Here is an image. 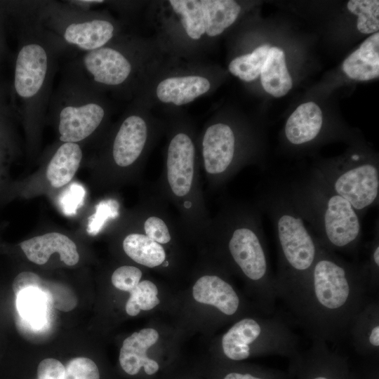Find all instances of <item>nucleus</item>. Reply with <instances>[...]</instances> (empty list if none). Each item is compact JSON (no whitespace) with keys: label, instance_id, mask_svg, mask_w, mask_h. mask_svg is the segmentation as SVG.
Listing matches in <instances>:
<instances>
[{"label":"nucleus","instance_id":"nucleus-9","mask_svg":"<svg viewBox=\"0 0 379 379\" xmlns=\"http://www.w3.org/2000/svg\"><path fill=\"white\" fill-rule=\"evenodd\" d=\"M288 320L277 314L244 317L221 337L222 354L240 361L253 355L280 356L288 359L299 352V339Z\"/></svg>","mask_w":379,"mask_h":379},{"label":"nucleus","instance_id":"nucleus-32","mask_svg":"<svg viewBox=\"0 0 379 379\" xmlns=\"http://www.w3.org/2000/svg\"><path fill=\"white\" fill-rule=\"evenodd\" d=\"M142 277V272L139 267L122 265L113 272L111 281L116 288L130 293L140 283Z\"/></svg>","mask_w":379,"mask_h":379},{"label":"nucleus","instance_id":"nucleus-1","mask_svg":"<svg viewBox=\"0 0 379 379\" xmlns=\"http://www.w3.org/2000/svg\"><path fill=\"white\" fill-rule=\"evenodd\" d=\"M372 296L361 263L321 245L304 284L285 306L288 317L312 340L337 344Z\"/></svg>","mask_w":379,"mask_h":379},{"label":"nucleus","instance_id":"nucleus-19","mask_svg":"<svg viewBox=\"0 0 379 379\" xmlns=\"http://www.w3.org/2000/svg\"><path fill=\"white\" fill-rule=\"evenodd\" d=\"M122 240L125 254L138 265L147 268H167L170 265L166 247L152 240L136 227Z\"/></svg>","mask_w":379,"mask_h":379},{"label":"nucleus","instance_id":"nucleus-36","mask_svg":"<svg viewBox=\"0 0 379 379\" xmlns=\"http://www.w3.org/2000/svg\"><path fill=\"white\" fill-rule=\"evenodd\" d=\"M65 366L58 360L47 358L42 360L37 367V379H62Z\"/></svg>","mask_w":379,"mask_h":379},{"label":"nucleus","instance_id":"nucleus-21","mask_svg":"<svg viewBox=\"0 0 379 379\" xmlns=\"http://www.w3.org/2000/svg\"><path fill=\"white\" fill-rule=\"evenodd\" d=\"M343 70L352 79L368 81L379 75V33L368 37L343 63Z\"/></svg>","mask_w":379,"mask_h":379},{"label":"nucleus","instance_id":"nucleus-37","mask_svg":"<svg viewBox=\"0 0 379 379\" xmlns=\"http://www.w3.org/2000/svg\"><path fill=\"white\" fill-rule=\"evenodd\" d=\"M379 360L363 359L361 364L352 366L353 379H379Z\"/></svg>","mask_w":379,"mask_h":379},{"label":"nucleus","instance_id":"nucleus-8","mask_svg":"<svg viewBox=\"0 0 379 379\" xmlns=\"http://www.w3.org/2000/svg\"><path fill=\"white\" fill-rule=\"evenodd\" d=\"M99 93L81 79L63 71L48 108L50 117L56 123L60 141L78 143L102 126L107 109Z\"/></svg>","mask_w":379,"mask_h":379},{"label":"nucleus","instance_id":"nucleus-15","mask_svg":"<svg viewBox=\"0 0 379 379\" xmlns=\"http://www.w3.org/2000/svg\"><path fill=\"white\" fill-rule=\"evenodd\" d=\"M352 345L363 359L379 360V302L371 297L354 319L349 330Z\"/></svg>","mask_w":379,"mask_h":379},{"label":"nucleus","instance_id":"nucleus-22","mask_svg":"<svg viewBox=\"0 0 379 379\" xmlns=\"http://www.w3.org/2000/svg\"><path fill=\"white\" fill-rule=\"evenodd\" d=\"M260 76L264 90L274 97H282L291 89L292 78L282 49L277 46L270 48Z\"/></svg>","mask_w":379,"mask_h":379},{"label":"nucleus","instance_id":"nucleus-24","mask_svg":"<svg viewBox=\"0 0 379 379\" xmlns=\"http://www.w3.org/2000/svg\"><path fill=\"white\" fill-rule=\"evenodd\" d=\"M205 33L215 36L232 25L237 20L241 6L232 0H203Z\"/></svg>","mask_w":379,"mask_h":379},{"label":"nucleus","instance_id":"nucleus-13","mask_svg":"<svg viewBox=\"0 0 379 379\" xmlns=\"http://www.w3.org/2000/svg\"><path fill=\"white\" fill-rule=\"evenodd\" d=\"M149 140L146 120L132 114L123 119L112 138L109 152L115 167L139 168Z\"/></svg>","mask_w":379,"mask_h":379},{"label":"nucleus","instance_id":"nucleus-38","mask_svg":"<svg viewBox=\"0 0 379 379\" xmlns=\"http://www.w3.org/2000/svg\"><path fill=\"white\" fill-rule=\"evenodd\" d=\"M42 279L32 272H22L18 274L13 280V290L16 296L22 290L27 288H39Z\"/></svg>","mask_w":379,"mask_h":379},{"label":"nucleus","instance_id":"nucleus-11","mask_svg":"<svg viewBox=\"0 0 379 379\" xmlns=\"http://www.w3.org/2000/svg\"><path fill=\"white\" fill-rule=\"evenodd\" d=\"M201 152L202 172L211 191L222 188L244 166L237 153L235 131L225 123H215L206 128Z\"/></svg>","mask_w":379,"mask_h":379},{"label":"nucleus","instance_id":"nucleus-7","mask_svg":"<svg viewBox=\"0 0 379 379\" xmlns=\"http://www.w3.org/2000/svg\"><path fill=\"white\" fill-rule=\"evenodd\" d=\"M22 25L23 34L15 59L13 88L25 122L33 128L43 121L48 112L62 55L37 31Z\"/></svg>","mask_w":379,"mask_h":379},{"label":"nucleus","instance_id":"nucleus-30","mask_svg":"<svg viewBox=\"0 0 379 379\" xmlns=\"http://www.w3.org/2000/svg\"><path fill=\"white\" fill-rule=\"evenodd\" d=\"M38 288L47 295L51 305L60 311L69 312L77 305L75 294L65 285L42 280Z\"/></svg>","mask_w":379,"mask_h":379},{"label":"nucleus","instance_id":"nucleus-20","mask_svg":"<svg viewBox=\"0 0 379 379\" xmlns=\"http://www.w3.org/2000/svg\"><path fill=\"white\" fill-rule=\"evenodd\" d=\"M210 88V81L204 77H173L161 81L156 93L160 101L179 106L194 100L207 93Z\"/></svg>","mask_w":379,"mask_h":379},{"label":"nucleus","instance_id":"nucleus-16","mask_svg":"<svg viewBox=\"0 0 379 379\" xmlns=\"http://www.w3.org/2000/svg\"><path fill=\"white\" fill-rule=\"evenodd\" d=\"M159 335L157 331L146 328L134 332L123 342L119 352V363L128 375L137 374L141 368L147 375L156 373L159 364L147 355L148 349L157 343Z\"/></svg>","mask_w":379,"mask_h":379},{"label":"nucleus","instance_id":"nucleus-25","mask_svg":"<svg viewBox=\"0 0 379 379\" xmlns=\"http://www.w3.org/2000/svg\"><path fill=\"white\" fill-rule=\"evenodd\" d=\"M173 11L181 16V21L187 35L199 39L205 33L201 1L197 0H171Z\"/></svg>","mask_w":379,"mask_h":379},{"label":"nucleus","instance_id":"nucleus-6","mask_svg":"<svg viewBox=\"0 0 379 379\" xmlns=\"http://www.w3.org/2000/svg\"><path fill=\"white\" fill-rule=\"evenodd\" d=\"M19 6L22 24L43 35L62 55L95 50L108 44L115 35L116 26L111 20L68 1H25Z\"/></svg>","mask_w":379,"mask_h":379},{"label":"nucleus","instance_id":"nucleus-28","mask_svg":"<svg viewBox=\"0 0 379 379\" xmlns=\"http://www.w3.org/2000/svg\"><path fill=\"white\" fill-rule=\"evenodd\" d=\"M348 10L358 16L357 29L363 34L375 33L379 29V1L350 0Z\"/></svg>","mask_w":379,"mask_h":379},{"label":"nucleus","instance_id":"nucleus-12","mask_svg":"<svg viewBox=\"0 0 379 379\" xmlns=\"http://www.w3.org/2000/svg\"><path fill=\"white\" fill-rule=\"evenodd\" d=\"M288 360L291 379H353L348 358L321 340H312Z\"/></svg>","mask_w":379,"mask_h":379},{"label":"nucleus","instance_id":"nucleus-14","mask_svg":"<svg viewBox=\"0 0 379 379\" xmlns=\"http://www.w3.org/2000/svg\"><path fill=\"white\" fill-rule=\"evenodd\" d=\"M194 299L201 304L214 307L227 317L241 310V299L235 288L224 277L215 273L199 277L192 286Z\"/></svg>","mask_w":379,"mask_h":379},{"label":"nucleus","instance_id":"nucleus-17","mask_svg":"<svg viewBox=\"0 0 379 379\" xmlns=\"http://www.w3.org/2000/svg\"><path fill=\"white\" fill-rule=\"evenodd\" d=\"M20 246L26 257L32 262L44 265L50 256L57 253L67 265L73 266L79 260L77 246L67 236L51 232L22 241Z\"/></svg>","mask_w":379,"mask_h":379},{"label":"nucleus","instance_id":"nucleus-27","mask_svg":"<svg viewBox=\"0 0 379 379\" xmlns=\"http://www.w3.org/2000/svg\"><path fill=\"white\" fill-rule=\"evenodd\" d=\"M158 288L150 280L144 279L130 292L126 303V312L131 317L137 316L141 310H152L160 303L157 297Z\"/></svg>","mask_w":379,"mask_h":379},{"label":"nucleus","instance_id":"nucleus-18","mask_svg":"<svg viewBox=\"0 0 379 379\" xmlns=\"http://www.w3.org/2000/svg\"><path fill=\"white\" fill-rule=\"evenodd\" d=\"M323 126V115L319 107L312 102L301 104L286 121L284 133L287 141L302 145L314 140Z\"/></svg>","mask_w":379,"mask_h":379},{"label":"nucleus","instance_id":"nucleus-29","mask_svg":"<svg viewBox=\"0 0 379 379\" xmlns=\"http://www.w3.org/2000/svg\"><path fill=\"white\" fill-rule=\"evenodd\" d=\"M365 272L371 295L375 297L379 288V232L375 229L374 237L366 246V258L361 263Z\"/></svg>","mask_w":379,"mask_h":379},{"label":"nucleus","instance_id":"nucleus-2","mask_svg":"<svg viewBox=\"0 0 379 379\" xmlns=\"http://www.w3.org/2000/svg\"><path fill=\"white\" fill-rule=\"evenodd\" d=\"M259 211L248 203L225 201L211 218L207 241L216 244L227 264L250 284L262 313L273 315L278 300L275 277Z\"/></svg>","mask_w":379,"mask_h":379},{"label":"nucleus","instance_id":"nucleus-35","mask_svg":"<svg viewBox=\"0 0 379 379\" xmlns=\"http://www.w3.org/2000/svg\"><path fill=\"white\" fill-rule=\"evenodd\" d=\"M67 189L63 193L60 199V204L64 213L71 215L75 212L77 208L81 204L85 192L84 188L78 184H73Z\"/></svg>","mask_w":379,"mask_h":379},{"label":"nucleus","instance_id":"nucleus-34","mask_svg":"<svg viewBox=\"0 0 379 379\" xmlns=\"http://www.w3.org/2000/svg\"><path fill=\"white\" fill-rule=\"evenodd\" d=\"M111 201H102L96 206L95 214L91 216L88 221L87 231L90 234H95L111 214L117 215L114 211H117L115 206L110 204Z\"/></svg>","mask_w":379,"mask_h":379},{"label":"nucleus","instance_id":"nucleus-10","mask_svg":"<svg viewBox=\"0 0 379 379\" xmlns=\"http://www.w3.org/2000/svg\"><path fill=\"white\" fill-rule=\"evenodd\" d=\"M316 170L331 189L346 199L361 218L378 204L379 169L375 161L354 153L347 159L319 166Z\"/></svg>","mask_w":379,"mask_h":379},{"label":"nucleus","instance_id":"nucleus-4","mask_svg":"<svg viewBox=\"0 0 379 379\" xmlns=\"http://www.w3.org/2000/svg\"><path fill=\"white\" fill-rule=\"evenodd\" d=\"M257 207L267 213L274 226L278 251L275 289L286 306L311 272L321 244L285 189L262 194Z\"/></svg>","mask_w":379,"mask_h":379},{"label":"nucleus","instance_id":"nucleus-5","mask_svg":"<svg viewBox=\"0 0 379 379\" xmlns=\"http://www.w3.org/2000/svg\"><path fill=\"white\" fill-rule=\"evenodd\" d=\"M286 191L295 208L325 248L355 255L361 238V217L315 169Z\"/></svg>","mask_w":379,"mask_h":379},{"label":"nucleus","instance_id":"nucleus-31","mask_svg":"<svg viewBox=\"0 0 379 379\" xmlns=\"http://www.w3.org/2000/svg\"><path fill=\"white\" fill-rule=\"evenodd\" d=\"M62 379H100V373L93 360L77 357L67 364Z\"/></svg>","mask_w":379,"mask_h":379},{"label":"nucleus","instance_id":"nucleus-3","mask_svg":"<svg viewBox=\"0 0 379 379\" xmlns=\"http://www.w3.org/2000/svg\"><path fill=\"white\" fill-rule=\"evenodd\" d=\"M195 143L184 131L174 133L167 146L163 171L153 188L178 214L185 237L207 241L211 217L205 202Z\"/></svg>","mask_w":379,"mask_h":379},{"label":"nucleus","instance_id":"nucleus-23","mask_svg":"<svg viewBox=\"0 0 379 379\" xmlns=\"http://www.w3.org/2000/svg\"><path fill=\"white\" fill-rule=\"evenodd\" d=\"M82 159L78 143L62 142L54 152L46 169V178L54 187H60L74 177Z\"/></svg>","mask_w":379,"mask_h":379},{"label":"nucleus","instance_id":"nucleus-33","mask_svg":"<svg viewBox=\"0 0 379 379\" xmlns=\"http://www.w3.org/2000/svg\"><path fill=\"white\" fill-rule=\"evenodd\" d=\"M222 379H291L288 373L279 370L257 367L249 370H232Z\"/></svg>","mask_w":379,"mask_h":379},{"label":"nucleus","instance_id":"nucleus-26","mask_svg":"<svg viewBox=\"0 0 379 379\" xmlns=\"http://www.w3.org/2000/svg\"><path fill=\"white\" fill-rule=\"evenodd\" d=\"M271 46L262 44L252 53L233 59L229 65V71L244 81H251L258 78L266 60Z\"/></svg>","mask_w":379,"mask_h":379}]
</instances>
